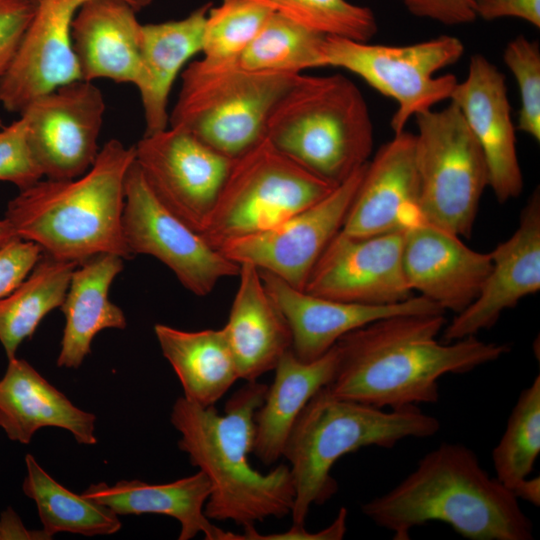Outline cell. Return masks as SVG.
I'll return each instance as SVG.
<instances>
[{"label": "cell", "mask_w": 540, "mask_h": 540, "mask_svg": "<svg viewBox=\"0 0 540 540\" xmlns=\"http://www.w3.org/2000/svg\"><path fill=\"white\" fill-rule=\"evenodd\" d=\"M347 515V509L340 508L334 521L318 532H309L304 525H293L286 532L263 535L252 527L242 534L227 531L226 540H340L346 533Z\"/></svg>", "instance_id": "obj_41"}, {"label": "cell", "mask_w": 540, "mask_h": 540, "mask_svg": "<svg viewBox=\"0 0 540 540\" xmlns=\"http://www.w3.org/2000/svg\"><path fill=\"white\" fill-rule=\"evenodd\" d=\"M263 285L286 318L291 350L305 362L324 355L345 334L376 320L408 313H445L424 296L393 305H365L332 300L297 289L273 273L259 269Z\"/></svg>", "instance_id": "obj_19"}, {"label": "cell", "mask_w": 540, "mask_h": 540, "mask_svg": "<svg viewBox=\"0 0 540 540\" xmlns=\"http://www.w3.org/2000/svg\"><path fill=\"white\" fill-rule=\"evenodd\" d=\"M32 1H35V2H36L37 0H32Z\"/></svg>", "instance_id": "obj_48"}, {"label": "cell", "mask_w": 540, "mask_h": 540, "mask_svg": "<svg viewBox=\"0 0 540 540\" xmlns=\"http://www.w3.org/2000/svg\"><path fill=\"white\" fill-rule=\"evenodd\" d=\"M394 540L431 521L470 540H531L533 524L514 492L481 466L475 452L443 442L424 455L398 485L361 506Z\"/></svg>", "instance_id": "obj_2"}, {"label": "cell", "mask_w": 540, "mask_h": 540, "mask_svg": "<svg viewBox=\"0 0 540 540\" xmlns=\"http://www.w3.org/2000/svg\"><path fill=\"white\" fill-rule=\"evenodd\" d=\"M366 164L316 204L269 229L229 240L218 250L238 264L251 263L304 290L320 255L342 228Z\"/></svg>", "instance_id": "obj_13"}, {"label": "cell", "mask_w": 540, "mask_h": 540, "mask_svg": "<svg viewBox=\"0 0 540 540\" xmlns=\"http://www.w3.org/2000/svg\"><path fill=\"white\" fill-rule=\"evenodd\" d=\"M540 453V376L521 391L492 452L496 479L512 490L532 472Z\"/></svg>", "instance_id": "obj_33"}, {"label": "cell", "mask_w": 540, "mask_h": 540, "mask_svg": "<svg viewBox=\"0 0 540 540\" xmlns=\"http://www.w3.org/2000/svg\"><path fill=\"white\" fill-rule=\"evenodd\" d=\"M135 146L106 142L91 168L64 180H40L9 201L5 218L42 252L77 264L98 254L133 257L123 234L126 174Z\"/></svg>", "instance_id": "obj_4"}, {"label": "cell", "mask_w": 540, "mask_h": 540, "mask_svg": "<svg viewBox=\"0 0 540 540\" xmlns=\"http://www.w3.org/2000/svg\"><path fill=\"white\" fill-rule=\"evenodd\" d=\"M414 16L444 25H462L477 19L475 0H401Z\"/></svg>", "instance_id": "obj_40"}, {"label": "cell", "mask_w": 540, "mask_h": 540, "mask_svg": "<svg viewBox=\"0 0 540 540\" xmlns=\"http://www.w3.org/2000/svg\"><path fill=\"white\" fill-rule=\"evenodd\" d=\"M268 386L246 382L225 405L203 407L178 398L170 420L180 433L179 449L208 478L210 494L204 513L210 520L232 521L244 530L265 519L291 514L294 485L289 466L268 473L254 469L248 459L255 438V413Z\"/></svg>", "instance_id": "obj_3"}, {"label": "cell", "mask_w": 540, "mask_h": 540, "mask_svg": "<svg viewBox=\"0 0 540 540\" xmlns=\"http://www.w3.org/2000/svg\"><path fill=\"white\" fill-rule=\"evenodd\" d=\"M414 156L422 220L470 238L488 170L483 152L452 101L415 116Z\"/></svg>", "instance_id": "obj_9"}, {"label": "cell", "mask_w": 540, "mask_h": 540, "mask_svg": "<svg viewBox=\"0 0 540 540\" xmlns=\"http://www.w3.org/2000/svg\"><path fill=\"white\" fill-rule=\"evenodd\" d=\"M325 36L368 42L377 32L373 11L347 0H251Z\"/></svg>", "instance_id": "obj_34"}, {"label": "cell", "mask_w": 540, "mask_h": 540, "mask_svg": "<svg viewBox=\"0 0 540 540\" xmlns=\"http://www.w3.org/2000/svg\"><path fill=\"white\" fill-rule=\"evenodd\" d=\"M325 37L272 13L232 64L251 72L301 74L303 70L325 66Z\"/></svg>", "instance_id": "obj_32"}, {"label": "cell", "mask_w": 540, "mask_h": 540, "mask_svg": "<svg viewBox=\"0 0 540 540\" xmlns=\"http://www.w3.org/2000/svg\"><path fill=\"white\" fill-rule=\"evenodd\" d=\"M238 277L239 287L223 328L239 378L251 382L274 370L291 349L292 334L283 313L267 293L259 269L241 263Z\"/></svg>", "instance_id": "obj_24"}, {"label": "cell", "mask_w": 540, "mask_h": 540, "mask_svg": "<svg viewBox=\"0 0 540 540\" xmlns=\"http://www.w3.org/2000/svg\"><path fill=\"white\" fill-rule=\"evenodd\" d=\"M336 186L302 167L264 137L233 159L199 234L218 250L229 240L269 229L307 209Z\"/></svg>", "instance_id": "obj_8"}, {"label": "cell", "mask_w": 540, "mask_h": 540, "mask_svg": "<svg viewBox=\"0 0 540 540\" xmlns=\"http://www.w3.org/2000/svg\"><path fill=\"white\" fill-rule=\"evenodd\" d=\"M77 265L42 253L26 278L0 298V343L8 360L41 320L61 307Z\"/></svg>", "instance_id": "obj_30"}, {"label": "cell", "mask_w": 540, "mask_h": 540, "mask_svg": "<svg viewBox=\"0 0 540 540\" xmlns=\"http://www.w3.org/2000/svg\"><path fill=\"white\" fill-rule=\"evenodd\" d=\"M514 494L519 499L530 502L535 506L540 504V479L536 478H526L522 480L514 489Z\"/></svg>", "instance_id": "obj_44"}, {"label": "cell", "mask_w": 540, "mask_h": 540, "mask_svg": "<svg viewBox=\"0 0 540 540\" xmlns=\"http://www.w3.org/2000/svg\"><path fill=\"white\" fill-rule=\"evenodd\" d=\"M265 137L335 185L368 162L373 125L359 88L341 74H299L272 109Z\"/></svg>", "instance_id": "obj_6"}, {"label": "cell", "mask_w": 540, "mask_h": 540, "mask_svg": "<svg viewBox=\"0 0 540 540\" xmlns=\"http://www.w3.org/2000/svg\"><path fill=\"white\" fill-rule=\"evenodd\" d=\"M89 0H37L19 50L0 77V103L21 113L37 97L80 79L72 49V23ZM137 12L152 0H124Z\"/></svg>", "instance_id": "obj_16"}, {"label": "cell", "mask_w": 540, "mask_h": 540, "mask_svg": "<svg viewBox=\"0 0 540 540\" xmlns=\"http://www.w3.org/2000/svg\"><path fill=\"white\" fill-rule=\"evenodd\" d=\"M339 360L336 344L321 357L305 362L292 350L277 363L274 381L255 413L252 453L264 464L283 456L290 432L309 400L333 379Z\"/></svg>", "instance_id": "obj_26"}, {"label": "cell", "mask_w": 540, "mask_h": 540, "mask_svg": "<svg viewBox=\"0 0 540 540\" xmlns=\"http://www.w3.org/2000/svg\"><path fill=\"white\" fill-rule=\"evenodd\" d=\"M136 13L124 0H89L79 8L71 39L81 80L134 83L142 28Z\"/></svg>", "instance_id": "obj_22"}, {"label": "cell", "mask_w": 540, "mask_h": 540, "mask_svg": "<svg viewBox=\"0 0 540 540\" xmlns=\"http://www.w3.org/2000/svg\"><path fill=\"white\" fill-rule=\"evenodd\" d=\"M402 262L412 291L456 314L476 299L492 267L490 253L425 221L406 230Z\"/></svg>", "instance_id": "obj_20"}, {"label": "cell", "mask_w": 540, "mask_h": 540, "mask_svg": "<svg viewBox=\"0 0 540 540\" xmlns=\"http://www.w3.org/2000/svg\"><path fill=\"white\" fill-rule=\"evenodd\" d=\"M35 8L32 0H0V77L12 64Z\"/></svg>", "instance_id": "obj_38"}, {"label": "cell", "mask_w": 540, "mask_h": 540, "mask_svg": "<svg viewBox=\"0 0 540 540\" xmlns=\"http://www.w3.org/2000/svg\"><path fill=\"white\" fill-rule=\"evenodd\" d=\"M0 540H3V531H2L1 521H0Z\"/></svg>", "instance_id": "obj_46"}, {"label": "cell", "mask_w": 540, "mask_h": 540, "mask_svg": "<svg viewBox=\"0 0 540 540\" xmlns=\"http://www.w3.org/2000/svg\"><path fill=\"white\" fill-rule=\"evenodd\" d=\"M135 161L156 198L197 233L206 225L233 162L172 127L144 134L135 145Z\"/></svg>", "instance_id": "obj_12"}, {"label": "cell", "mask_w": 540, "mask_h": 540, "mask_svg": "<svg viewBox=\"0 0 540 540\" xmlns=\"http://www.w3.org/2000/svg\"><path fill=\"white\" fill-rule=\"evenodd\" d=\"M42 253L37 244L22 239L11 242L0 251V298L26 278Z\"/></svg>", "instance_id": "obj_39"}, {"label": "cell", "mask_w": 540, "mask_h": 540, "mask_svg": "<svg viewBox=\"0 0 540 540\" xmlns=\"http://www.w3.org/2000/svg\"><path fill=\"white\" fill-rule=\"evenodd\" d=\"M1 126H2V122H1V119H0V128H1Z\"/></svg>", "instance_id": "obj_47"}, {"label": "cell", "mask_w": 540, "mask_h": 540, "mask_svg": "<svg viewBox=\"0 0 540 540\" xmlns=\"http://www.w3.org/2000/svg\"><path fill=\"white\" fill-rule=\"evenodd\" d=\"M272 13L251 0H222L218 6L210 7L204 26L202 59L213 64L233 63Z\"/></svg>", "instance_id": "obj_35"}, {"label": "cell", "mask_w": 540, "mask_h": 540, "mask_svg": "<svg viewBox=\"0 0 540 540\" xmlns=\"http://www.w3.org/2000/svg\"><path fill=\"white\" fill-rule=\"evenodd\" d=\"M503 61L517 82L520 109L516 129L540 141V49L518 35L507 43Z\"/></svg>", "instance_id": "obj_36"}, {"label": "cell", "mask_w": 540, "mask_h": 540, "mask_svg": "<svg viewBox=\"0 0 540 540\" xmlns=\"http://www.w3.org/2000/svg\"><path fill=\"white\" fill-rule=\"evenodd\" d=\"M123 260L115 254H98L74 269L61 305L65 327L57 358L59 367L79 368L100 331L125 329L124 312L109 300L110 286L122 271Z\"/></svg>", "instance_id": "obj_27"}, {"label": "cell", "mask_w": 540, "mask_h": 540, "mask_svg": "<svg viewBox=\"0 0 540 540\" xmlns=\"http://www.w3.org/2000/svg\"><path fill=\"white\" fill-rule=\"evenodd\" d=\"M440 426L418 406L384 411L320 389L298 416L283 451L294 485L293 525H304L311 507L337 492L331 469L341 457L367 446L389 449L405 438L430 437Z\"/></svg>", "instance_id": "obj_5"}, {"label": "cell", "mask_w": 540, "mask_h": 540, "mask_svg": "<svg viewBox=\"0 0 540 540\" xmlns=\"http://www.w3.org/2000/svg\"><path fill=\"white\" fill-rule=\"evenodd\" d=\"M406 230L375 236L339 231L314 265L304 291L337 301L393 305L414 296L402 254Z\"/></svg>", "instance_id": "obj_15"}, {"label": "cell", "mask_w": 540, "mask_h": 540, "mask_svg": "<svg viewBox=\"0 0 540 540\" xmlns=\"http://www.w3.org/2000/svg\"><path fill=\"white\" fill-rule=\"evenodd\" d=\"M210 7L207 3L185 18L142 25L139 65L133 85L141 98L145 134L167 128L171 88L185 63L202 50Z\"/></svg>", "instance_id": "obj_25"}, {"label": "cell", "mask_w": 540, "mask_h": 540, "mask_svg": "<svg viewBox=\"0 0 540 540\" xmlns=\"http://www.w3.org/2000/svg\"><path fill=\"white\" fill-rule=\"evenodd\" d=\"M20 239L11 223L4 218L0 220V251L11 242Z\"/></svg>", "instance_id": "obj_45"}, {"label": "cell", "mask_w": 540, "mask_h": 540, "mask_svg": "<svg viewBox=\"0 0 540 540\" xmlns=\"http://www.w3.org/2000/svg\"><path fill=\"white\" fill-rule=\"evenodd\" d=\"M420 221L414 134L404 130L367 162L340 231L375 236L407 230Z\"/></svg>", "instance_id": "obj_21"}, {"label": "cell", "mask_w": 540, "mask_h": 540, "mask_svg": "<svg viewBox=\"0 0 540 540\" xmlns=\"http://www.w3.org/2000/svg\"><path fill=\"white\" fill-rule=\"evenodd\" d=\"M298 75L193 61L182 72L169 123L219 154L236 159L265 137L272 109Z\"/></svg>", "instance_id": "obj_7"}, {"label": "cell", "mask_w": 540, "mask_h": 540, "mask_svg": "<svg viewBox=\"0 0 540 540\" xmlns=\"http://www.w3.org/2000/svg\"><path fill=\"white\" fill-rule=\"evenodd\" d=\"M0 521L3 531V540L48 539L43 530H28L23 525L19 516L11 508L1 514Z\"/></svg>", "instance_id": "obj_43"}, {"label": "cell", "mask_w": 540, "mask_h": 540, "mask_svg": "<svg viewBox=\"0 0 540 540\" xmlns=\"http://www.w3.org/2000/svg\"><path fill=\"white\" fill-rule=\"evenodd\" d=\"M445 325L444 313H408L345 334L336 343L338 365L326 389L381 409L436 403L442 376L472 371L510 351L476 336L441 343L437 336Z\"/></svg>", "instance_id": "obj_1"}, {"label": "cell", "mask_w": 540, "mask_h": 540, "mask_svg": "<svg viewBox=\"0 0 540 540\" xmlns=\"http://www.w3.org/2000/svg\"><path fill=\"white\" fill-rule=\"evenodd\" d=\"M210 483L204 473L173 482L150 484L123 480L90 485L82 495L110 508L117 515L161 514L180 523L179 540H190L199 533L207 540H225L227 531L211 523L204 513Z\"/></svg>", "instance_id": "obj_28"}, {"label": "cell", "mask_w": 540, "mask_h": 540, "mask_svg": "<svg viewBox=\"0 0 540 540\" xmlns=\"http://www.w3.org/2000/svg\"><path fill=\"white\" fill-rule=\"evenodd\" d=\"M492 267L476 299L443 328L445 342L476 336L501 314L540 289V191L520 213L513 235L490 252Z\"/></svg>", "instance_id": "obj_18"}, {"label": "cell", "mask_w": 540, "mask_h": 540, "mask_svg": "<svg viewBox=\"0 0 540 540\" xmlns=\"http://www.w3.org/2000/svg\"><path fill=\"white\" fill-rule=\"evenodd\" d=\"M154 332L185 399L203 407L214 406L240 379L224 328L184 331L156 324Z\"/></svg>", "instance_id": "obj_29"}, {"label": "cell", "mask_w": 540, "mask_h": 540, "mask_svg": "<svg viewBox=\"0 0 540 540\" xmlns=\"http://www.w3.org/2000/svg\"><path fill=\"white\" fill-rule=\"evenodd\" d=\"M450 100L481 147L488 186L496 199L505 203L517 198L523 189V176L504 75L485 56L474 54L465 80L456 84Z\"/></svg>", "instance_id": "obj_17"}, {"label": "cell", "mask_w": 540, "mask_h": 540, "mask_svg": "<svg viewBox=\"0 0 540 540\" xmlns=\"http://www.w3.org/2000/svg\"><path fill=\"white\" fill-rule=\"evenodd\" d=\"M124 192L123 234L132 255L155 257L197 296L210 294L222 278L238 276L240 264L209 246L156 198L136 161Z\"/></svg>", "instance_id": "obj_11"}, {"label": "cell", "mask_w": 540, "mask_h": 540, "mask_svg": "<svg viewBox=\"0 0 540 540\" xmlns=\"http://www.w3.org/2000/svg\"><path fill=\"white\" fill-rule=\"evenodd\" d=\"M27 474L22 489L36 503L48 539L59 532L85 536L111 535L121 529L110 508L78 495L55 481L31 454L25 457Z\"/></svg>", "instance_id": "obj_31"}, {"label": "cell", "mask_w": 540, "mask_h": 540, "mask_svg": "<svg viewBox=\"0 0 540 540\" xmlns=\"http://www.w3.org/2000/svg\"><path fill=\"white\" fill-rule=\"evenodd\" d=\"M94 414L76 407L30 363L13 357L0 379V427L12 441L28 444L42 427L68 430L79 444L93 445Z\"/></svg>", "instance_id": "obj_23"}, {"label": "cell", "mask_w": 540, "mask_h": 540, "mask_svg": "<svg viewBox=\"0 0 540 540\" xmlns=\"http://www.w3.org/2000/svg\"><path fill=\"white\" fill-rule=\"evenodd\" d=\"M475 13L486 21L512 17L540 27V0H475Z\"/></svg>", "instance_id": "obj_42"}, {"label": "cell", "mask_w": 540, "mask_h": 540, "mask_svg": "<svg viewBox=\"0 0 540 540\" xmlns=\"http://www.w3.org/2000/svg\"><path fill=\"white\" fill-rule=\"evenodd\" d=\"M105 102L90 81L75 80L29 103L20 113L27 124L28 143L48 179L77 178L99 153L98 138Z\"/></svg>", "instance_id": "obj_14"}, {"label": "cell", "mask_w": 540, "mask_h": 540, "mask_svg": "<svg viewBox=\"0 0 540 540\" xmlns=\"http://www.w3.org/2000/svg\"><path fill=\"white\" fill-rule=\"evenodd\" d=\"M464 49L462 41L451 35L403 46L326 36L323 55L325 66L352 72L395 100L397 109L390 124L397 134L405 130L411 117L450 99L458 83L456 76H436V73L456 63Z\"/></svg>", "instance_id": "obj_10"}, {"label": "cell", "mask_w": 540, "mask_h": 540, "mask_svg": "<svg viewBox=\"0 0 540 540\" xmlns=\"http://www.w3.org/2000/svg\"><path fill=\"white\" fill-rule=\"evenodd\" d=\"M28 143L27 124L23 117L0 130V181L24 190L43 178Z\"/></svg>", "instance_id": "obj_37"}]
</instances>
